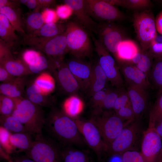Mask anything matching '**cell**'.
Masks as SVG:
<instances>
[{
  "label": "cell",
  "instance_id": "9",
  "mask_svg": "<svg viewBox=\"0 0 162 162\" xmlns=\"http://www.w3.org/2000/svg\"><path fill=\"white\" fill-rule=\"evenodd\" d=\"M74 119L86 143L94 151L100 161L107 153L108 146L103 140L98 128L90 120L83 121L76 117Z\"/></svg>",
  "mask_w": 162,
  "mask_h": 162
},
{
  "label": "cell",
  "instance_id": "5",
  "mask_svg": "<svg viewBox=\"0 0 162 162\" xmlns=\"http://www.w3.org/2000/svg\"><path fill=\"white\" fill-rule=\"evenodd\" d=\"M94 114V116L90 120L98 128L103 140L108 147L123 128L132 121L122 120L114 111L111 110H104Z\"/></svg>",
  "mask_w": 162,
  "mask_h": 162
},
{
  "label": "cell",
  "instance_id": "14",
  "mask_svg": "<svg viewBox=\"0 0 162 162\" xmlns=\"http://www.w3.org/2000/svg\"><path fill=\"white\" fill-rule=\"evenodd\" d=\"M145 162H160L162 160V140L153 128L145 130L141 146Z\"/></svg>",
  "mask_w": 162,
  "mask_h": 162
},
{
  "label": "cell",
  "instance_id": "44",
  "mask_svg": "<svg viewBox=\"0 0 162 162\" xmlns=\"http://www.w3.org/2000/svg\"><path fill=\"white\" fill-rule=\"evenodd\" d=\"M146 52L153 59L162 58V42H158L154 40Z\"/></svg>",
  "mask_w": 162,
  "mask_h": 162
},
{
  "label": "cell",
  "instance_id": "15",
  "mask_svg": "<svg viewBox=\"0 0 162 162\" xmlns=\"http://www.w3.org/2000/svg\"><path fill=\"white\" fill-rule=\"evenodd\" d=\"M67 64L78 82L80 88L88 91L92 79L93 66L81 58L76 57L69 60Z\"/></svg>",
  "mask_w": 162,
  "mask_h": 162
},
{
  "label": "cell",
  "instance_id": "8",
  "mask_svg": "<svg viewBox=\"0 0 162 162\" xmlns=\"http://www.w3.org/2000/svg\"><path fill=\"white\" fill-rule=\"evenodd\" d=\"M95 49L98 57V63L108 80L117 88L122 87L124 81L115 59L101 41L91 33Z\"/></svg>",
  "mask_w": 162,
  "mask_h": 162
},
{
  "label": "cell",
  "instance_id": "53",
  "mask_svg": "<svg viewBox=\"0 0 162 162\" xmlns=\"http://www.w3.org/2000/svg\"><path fill=\"white\" fill-rule=\"evenodd\" d=\"M105 162H123L122 155L109 154Z\"/></svg>",
  "mask_w": 162,
  "mask_h": 162
},
{
  "label": "cell",
  "instance_id": "2",
  "mask_svg": "<svg viewBox=\"0 0 162 162\" xmlns=\"http://www.w3.org/2000/svg\"><path fill=\"white\" fill-rule=\"evenodd\" d=\"M15 99L16 106L12 115L23 124L32 135L42 134L46 117L42 107L23 97Z\"/></svg>",
  "mask_w": 162,
  "mask_h": 162
},
{
  "label": "cell",
  "instance_id": "55",
  "mask_svg": "<svg viewBox=\"0 0 162 162\" xmlns=\"http://www.w3.org/2000/svg\"><path fill=\"white\" fill-rule=\"evenodd\" d=\"M152 128L154 129L162 140V118L157 121Z\"/></svg>",
  "mask_w": 162,
  "mask_h": 162
},
{
  "label": "cell",
  "instance_id": "61",
  "mask_svg": "<svg viewBox=\"0 0 162 162\" xmlns=\"http://www.w3.org/2000/svg\"><path fill=\"white\" fill-rule=\"evenodd\" d=\"M160 162H162V160H161Z\"/></svg>",
  "mask_w": 162,
  "mask_h": 162
},
{
  "label": "cell",
  "instance_id": "10",
  "mask_svg": "<svg viewBox=\"0 0 162 162\" xmlns=\"http://www.w3.org/2000/svg\"><path fill=\"white\" fill-rule=\"evenodd\" d=\"M84 2L90 16L100 22H114L122 20L124 18L118 9L105 0H84Z\"/></svg>",
  "mask_w": 162,
  "mask_h": 162
},
{
  "label": "cell",
  "instance_id": "57",
  "mask_svg": "<svg viewBox=\"0 0 162 162\" xmlns=\"http://www.w3.org/2000/svg\"><path fill=\"white\" fill-rule=\"evenodd\" d=\"M0 157L8 161L12 159V157L0 146Z\"/></svg>",
  "mask_w": 162,
  "mask_h": 162
},
{
  "label": "cell",
  "instance_id": "27",
  "mask_svg": "<svg viewBox=\"0 0 162 162\" xmlns=\"http://www.w3.org/2000/svg\"><path fill=\"white\" fill-rule=\"evenodd\" d=\"M115 6H119L130 10L139 12L149 10L152 3L149 0H105Z\"/></svg>",
  "mask_w": 162,
  "mask_h": 162
},
{
  "label": "cell",
  "instance_id": "60",
  "mask_svg": "<svg viewBox=\"0 0 162 162\" xmlns=\"http://www.w3.org/2000/svg\"><path fill=\"white\" fill-rule=\"evenodd\" d=\"M159 1L162 4V0Z\"/></svg>",
  "mask_w": 162,
  "mask_h": 162
},
{
  "label": "cell",
  "instance_id": "45",
  "mask_svg": "<svg viewBox=\"0 0 162 162\" xmlns=\"http://www.w3.org/2000/svg\"><path fill=\"white\" fill-rule=\"evenodd\" d=\"M56 12L58 18L62 19H66L68 18L73 13L71 8L65 4L57 6Z\"/></svg>",
  "mask_w": 162,
  "mask_h": 162
},
{
  "label": "cell",
  "instance_id": "46",
  "mask_svg": "<svg viewBox=\"0 0 162 162\" xmlns=\"http://www.w3.org/2000/svg\"><path fill=\"white\" fill-rule=\"evenodd\" d=\"M44 23H56L58 18L56 11L46 8L42 13Z\"/></svg>",
  "mask_w": 162,
  "mask_h": 162
},
{
  "label": "cell",
  "instance_id": "4",
  "mask_svg": "<svg viewBox=\"0 0 162 162\" xmlns=\"http://www.w3.org/2000/svg\"><path fill=\"white\" fill-rule=\"evenodd\" d=\"M87 30L78 21H71L66 24L65 31L68 52L75 57H91L93 46Z\"/></svg>",
  "mask_w": 162,
  "mask_h": 162
},
{
  "label": "cell",
  "instance_id": "7",
  "mask_svg": "<svg viewBox=\"0 0 162 162\" xmlns=\"http://www.w3.org/2000/svg\"><path fill=\"white\" fill-rule=\"evenodd\" d=\"M133 25L142 50L147 51L152 42L157 37L155 18L150 10L135 12Z\"/></svg>",
  "mask_w": 162,
  "mask_h": 162
},
{
  "label": "cell",
  "instance_id": "25",
  "mask_svg": "<svg viewBox=\"0 0 162 162\" xmlns=\"http://www.w3.org/2000/svg\"><path fill=\"white\" fill-rule=\"evenodd\" d=\"M0 13L8 18L16 31L23 35L26 34L24 28V21L20 8L13 9L7 7L0 8Z\"/></svg>",
  "mask_w": 162,
  "mask_h": 162
},
{
  "label": "cell",
  "instance_id": "29",
  "mask_svg": "<svg viewBox=\"0 0 162 162\" xmlns=\"http://www.w3.org/2000/svg\"><path fill=\"white\" fill-rule=\"evenodd\" d=\"M153 58L147 52L140 50L130 61L148 77L153 63Z\"/></svg>",
  "mask_w": 162,
  "mask_h": 162
},
{
  "label": "cell",
  "instance_id": "30",
  "mask_svg": "<svg viewBox=\"0 0 162 162\" xmlns=\"http://www.w3.org/2000/svg\"><path fill=\"white\" fill-rule=\"evenodd\" d=\"M24 28L26 35H30L39 29L44 24L42 14L34 10L29 13L23 20Z\"/></svg>",
  "mask_w": 162,
  "mask_h": 162
},
{
  "label": "cell",
  "instance_id": "23",
  "mask_svg": "<svg viewBox=\"0 0 162 162\" xmlns=\"http://www.w3.org/2000/svg\"><path fill=\"white\" fill-rule=\"evenodd\" d=\"M107 80L106 75L98 62L93 66L92 79L88 91L89 96L92 97L96 92L103 90Z\"/></svg>",
  "mask_w": 162,
  "mask_h": 162
},
{
  "label": "cell",
  "instance_id": "54",
  "mask_svg": "<svg viewBox=\"0 0 162 162\" xmlns=\"http://www.w3.org/2000/svg\"><path fill=\"white\" fill-rule=\"evenodd\" d=\"M12 160L15 162H36L26 155L17 156L12 157Z\"/></svg>",
  "mask_w": 162,
  "mask_h": 162
},
{
  "label": "cell",
  "instance_id": "37",
  "mask_svg": "<svg viewBox=\"0 0 162 162\" xmlns=\"http://www.w3.org/2000/svg\"><path fill=\"white\" fill-rule=\"evenodd\" d=\"M0 39L10 47L19 40V37L15 31L6 28L1 24H0Z\"/></svg>",
  "mask_w": 162,
  "mask_h": 162
},
{
  "label": "cell",
  "instance_id": "39",
  "mask_svg": "<svg viewBox=\"0 0 162 162\" xmlns=\"http://www.w3.org/2000/svg\"><path fill=\"white\" fill-rule=\"evenodd\" d=\"M119 92L113 109L115 112L120 109L131 104L127 90L123 87L118 88Z\"/></svg>",
  "mask_w": 162,
  "mask_h": 162
},
{
  "label": "cell",
  "instance_id": "31",
  "mask_svg": "<svg viewBox=\"0 0 162 162\" xmlns=\"http://www.w3.org/2000/svg\"><path fill=\"white\" fill-rule=\"evenodd\" d=\"M0 123L1 126L11 133H29L23 124L12 115L8 116L1 115Z\"/></svg>",
  "mask_w": 162,
  "mask_h": 162
},
{
  "label": "cell",
  "instance_id": "11",
  "mask_svg": "<svg viewBox=\"0 0 162 162\" xmlns=\"http://www.w3.org/2000/svg\"><path fill=\"white\" fill-rule=\"evenodd\" d=\"M96 34L98 39L115 58L118 46L125 40V34L122 28L112 22H100L98 23Z\"/></svg>",
  "mask_w": 162,
  "mask_h": 162
},
{
  "label": "cell",
  "instance_id": "42",
  "mask_svg": "<svg viewBox=\"0 0 162 162\" xmlns=\"http://www.w3.org/2000/svg\"><path fill=\"white\" fill-rule=\"evenodd\" d=\"M123 162H145L141 152L138 151H130L122 154Z\"/></svg>",
  "mask_w": 162,
  "mask_h": 162
},
{
  "label": "cell",
  "instance_id": "20",
  "mask_svg": "<svg viewBox=\"0 0 162 162\" xmlns=\"http://www.w3.org/2000/svg\"><path fill=\"white\" fill-rule=\"evenodd\" d=\"M26 98L41 107H49L50 108L54 106L53 102L47 95L43 94L34 83H27L25 89Z\"/></svg>",
  "mask_w": 162,
  "mask_h": 162
},
{
  "label": "cell",
  "instance_id": "13",
  "mask_svg": "<svg viewBox=\"0 0 162 162\" xmlns=\"http://www.w3.org/2000/svg\"><path fill=\"white\" fill-rule=\"evenodd\" d=\"M32 47L44 52L49 57L55 59H63L68 52L65 32L50 38L39 39L32 43Z\"/></svg>",
  "mask_w": 162,
  "mask_h": 162
},
{
  "label": "cell",
  "instance_id": "33",
  "mask_svg": "<svg viewBox=\"0 0 162 162\" xmlns=\"http://www.w3.org/2000/svg\"><path fill=\"white\" fill-rule=\"evenodd\" d=\"M118 92V88L115 90H108L104 100L100 104L94 109V113L113 109Z\"/></svg>",
  "mask_w": 162,
  "mask_h": 162
},
{
  "label": "cell",
  "instance_id": "51",
  "mask_svg": "<svg viewBox=\"0 0 162 162\" xmlns=\"http://www.w3.org/2000/svg\"><path fill=\"white\" fill-rule=\"evenodd\" d=\"M38 6L34 10L38 11L40 9L48 8L53 4L55 1L53 0H37Z\"/></svg>",
  "mask_w": 162,
  "mask_h": 162
},
{
  "label": "cell",
  "instance_id": "40",
  "mask_svg": "<svg viewBox=\"0 0 162 162\" xmlns=\"http://www.w3.org/2000/svg\"><path fill=\"white\" fill-rule=\"evenodd\" d=\"M41 55L39 52L35 50H27L23 52L21 60L28 67L36 64Z\"/></svg>",
  "mask_w": 162,
  "mask_h": 162
},
{
  "label": "cell",
  "instance_id": "36",
  "mask_svg": "<svg viewBox=\"0 0 162 162\" xmlns=\"http://www.w3.org/2000/svg\"><path fill=\"white\" fill-rule=\"evenodd\" d=\"M15 98L2 94L0 96V112L1 115H12L15 108Z\"/></svg>",
  "mask_w": 162,
  "mask_h": 162
},
{
  "label": "cell",
  "instance_id": "50",
  "mask_svg": "<svg viewBox=\"0 0 162 162\" xmlns=\"http://www.w3.org/2000/svg\"><path fill=\"white\" fill-rule=\"evenodd\" d=\"M20 4L16 0H0V8L7 7L13 9L19 8Z\"/></svg>",
  "mask_w": 162,
  "mask_h": 162
},
{
  "label": "cell",
  "instance_id": "49",
  "mask_svg": "<svg viewBox=\"0 0 162 162\" xmlns=\"http://www.w3.org/2000/svg\"><path fill=\"white\" fill-rule=\"evenodd\" d=\"M10 47L5 42L0 40V60L11 54Z\"/></svg>",
  "mask_w": 162,
  "mask_h": 162
},
{
  "label": "cell",
  "instance_id": "17",
  "mask_svg": "<svg viewBox=\"0 0 162 162\" xmlns=\"http://www.w3.org/2000/svg\"><path fill=\"white\" fill-rule=\"evenodd\" d=\"M127 91L136 118L140 119L147 107L146 90L136 86H128Z\"/></svg>",
  "mask_w": 162,
  "mask_h": 162
},
{
  "label": "cell",
  "instance_id": "24",
  "mask_svg": "<svg viewBox=\"0 0 162 162\" xmlns=\"http://www.w3.org/2000/svg\"><path fill=\"white\" fill-rule=\"evenodd\" d=\"M72 146L61 148L63 162H92V158L87 152Z\"/></svg>",
  "mask_w": 162,
  "mask_h": 162
},
{
  "label": "cell",
  "instance_id": "26",
  "mask_svg": "<svg viewBox=\"0 0 162 162\" xmlns=\"http://www.w3.org/2000/svg\"><path fill=\"white\" fill-rule=\"evenodd\" d=\"M32 135L28 133H11L10 141L15 152H25L32 147L33 141Z\"/></svg>",
  "mask_w": 162,
  "mask_h": 162
},
{
  "label": "cell",
  "instance_id": "21",
  "mask_svg": "<svg viewBox=\"0 0 162 162\" xmlns=\"http://www.w3.org/2000/svg\"><path fill=\"white\" fill-rule=\"evenodd\" d=\"M140 51L134 42L130 40L125 39L118 45L115 58L118 62L130 61Z\"/></svg>",
  "mask_w": 162,
  "mask_h": 162
},
{
  "label": "cell",
  "instance_id": "62",
  "mask_svg": "<svg viewBox=\"0 0 162 162\" xmlns=\"http://www.w3.org/2000/svg\"></svg>",
  "mask_w": 162,
  "mask_h": 162
},
{
  "label": "cell",
  "instance_id": "18",
  "mask_svg": "<svg viewBox=\"0 0 162 162\" xmlns=\"http://www.w3.org/2000/svg\"><path fill=\"white\" fill-rule=\"evenodd\" d=\"M27 82L25 76L15 77L9 82H2L0 85L1 94L14 98L22 97L25 94Z\"/></svg>",
  "mask_w": 162,
  "mask_h": 162
},
{
  "label": "cell",
  "instance_id": "22",
  "mask_svg": "<svg viewBox=\"0 0 162 162\" xmlns=\"http://www.w3.org/2000/svg\"><path fill=\"white\" fill-rule=\"evenodd\" d=\"M66 29V24L63 23H44L39 29L28 35L41 39L50 38L64 33Z\"/></svg>",
  "mask_w": 162,
  "mask_h": 162
},
{
  "label": "cell",
  "instance_id": "48",
  "mask_svg": "<svg viewBox=\"0 0 162 162\" xmlns=\"http://www.w3.org/2000/svg\"><path fill=\"white\" fill-rule=\"evenodd\" d=\"M15 77L10 74L3 65L0 64V81L2 82H9Z\"/></svg>",
  "mask_w": 162,
  "mask_h": 162
},
{
  "label": "cell",
  "instance_id": "58",
  "mask_svg": "<svg viewBox=\"0 0 162 162\" xmlns=\"http://www.w3.org/2000/svg\"><path fill=\"white\" fill-rule=\"evenodd\" d=\"M28 0H16L17 2L20 4H26Z\"/></svg>",
  "mask_w": 162,
  "mask_h": 162
},
{
  "label": "cell",
  "instance_id": "1",
  "mask_svg": "<svg viewBox=\"0 0 162 162\" xmlns=\"http://www.w3.org/2000/svg\"><path fill=\"white\" fill-rule=\"evenodd\" d=\"M44 128L62 147L86 143L74 118L55 106L46 117Z\"/></svg>",
  "mask_w": 162,
  "mask_h": 162
},
{
  "label": "cell",
  "instance_id": "47",
  "mask_svg": "<svg viewBox=\"0 0 162 162\" xmlns=\"http://www.w3.org/2000/svg\"><path fill=\"white\" fill-rule=\"evenodd\" d=\"M108 90L103 89L94 93L91 97V103L94 109L97 108L102 103L107 94Z\"/></svg>",
  "mask_w": 162,
  "mask_h": 162
},
{
  "label": "cell",
  "instance_id": "43",
  "mask_svg": "<svg viewBox=\"0 0 162 162\" xmlns=\"http://www.w3.org/2000/svg\"><path fill=\"white\" fill-rule=\"evenodd\" d=\"M115 112L121 118L125 121H133L136 118L131 104L123 107Z\"/></svg>",
  "mask_w": 162,
  "mask_h": 162
},
{
  "label": "cell",
  "instance_id": "41",
  "mask_svg": "<svg viewBox=\"0 0 162 162\" xmlns=\"http://www.w3.org/2000/svg\"><path fill=\"white\" fill-rule=\"evenodd\" d=\"M28 67L31 74H40L46 69H50L49 61L41 54L38 61L36 64Z\"/></svg>",
  "mask_w": 162,
  "mask_h": 162
},
{
  "label": "cell",
  "instance_id": "32",
  "mask_svg": "<svg viewBox=\"0 0 162 162\" xmlns=\"http://www.w3.org/2000/svg\"><path fill=\"white\" fill-rule=\"evenodd\" d=\"M149 79L153 86L159 90V92L162 91V58L153 61Z\"/></svg>",
  "mask_w": 162,
  "mask_h": 162
},
{
  "label": "cell",
  "instance_id": "19",
  "mask_svg": "<svg viewBox=\"0 0 162 162\" xmlns=\"http://www.w3.org/2000/svg\"><path fill=\"white\" fill-rule=\"evenodd\" d=\"M0 64L10 74L15 77L31 74L25 63L21 60L14 58L12 54L0 60Z\"/></svg>",
  "mask_w": 162,
  "mask_h": 162
},
{
  "label": "cell",
  "instance_id": "34",
  "mask_svg": "<svg viewBox=\"0 0 162 162\" xmlns=\"http://www.w3.org/2000/svg\"><path fill=\"white\" fill-rule=\"evenodd\" d=\"M82 106L80 100L77 97H73L65 101L62 110L69 116L75 118L80 111Z\"/></svg>",
  "mask_w": 162,
  "mask_h": 162
},
{
  "label": "cell",
  "instance_id": "3",
  "mask_svg": "<svg viewBox=\"0 0 162 162\" xmlns=\"http://www.w3.org/2000/svg\"><path fill=\"white\" fill-rule=\"evenodd\" d=\"M145 130L140 119L136 118L127 124L108 146L107 153L122 155L141 148Z\"/></svg>",
  "mask_w": 162,
  "mask_h": 162
},
{
  "label": "cell",
  "instance_id": "59",
  "mask_svg": "<svg viewBox=\"0 0 162 162\" xmlns=\"http://www.w3.org/2000/svg\"><path fill=\"white\" fill-rule=\"evenodd\" d=\"M8 162H14L13 160L11 159L8 161Z\"/></svg>",
  "mask_w": 162,
  "mask_h": 162
},
{
  "label": "cell",
  "instance_id": "16",
  "mask_svg": "<svg viewBox=\"0 0 162 162\" xmlns=\"http://www.w3.org/2000/svg\"><path fill=\"white\" fill-rule=\"evenodd\" d=\"M63 2L72 10L78 22L90 32L96 33L98 23L94 21L88 13L84 0H64Z\"/></svg>",
  "mask_w": 162,
  "mask_h": 162
},
{
  "label": "cell",
  "instance_id": "28",
  "mask_svg": "<svg viewBox=\"0 0 162 162\" xmlns=\"http://www.w3.org/2000/svg\"><path fill=\"white\" fill-rule=\"evenodd\" d=\"M33 82L40 92L45 95H48L55 88L54 78L47 72H43L40 73Z\"/></svg>",
  "mask_w": 162,
  "mask_h": 162
},
{
  "label": "cell",
  "instance_id": "38",
  "mask_svg": "<svg viewBox=\"0 0 162 162\" xmlns=\"http://www.w3.org/2000/svg\"><path fill=\"white\" fill-rule=\"evenodd\" d=\"M10 134L9 131L0 126V146L9 154L16 152L10 141Z\"/></svg>",
  "mask_w": 162,
  "mask_h": 162
},
{
  "label": "cell",
  "instance_id": "35",
  "mask_svg": "<svg viewBox=\"0 0 162 162\" xmlns=\"http://www.w3.org/2000/svg\"><path fill=\"white\" fill-rule=\"evenodd\" d=\"M162 118V91L159 92L157 99L151 109L148 128H152L155 123Z\"/></svg>",
  "mask_w": 162,
  "mask_h": 162
},
{
  "label": "cell",
  "instance_id": "56",
  "mask_svg": "<svg viewBox=\"0 0 162 162\" xmlns=\"http://www.w3.org/2000/svg\"><path fill=\"white\" fill-rule=\"evenodd\" d=\"M26 5L29 8L35 10L38 6L37 0H28Z\"/></svg>",
  "mask_w": 162,
  "mask_h": 162
},
{
  "label": "cell",
  "instance_id": "6",
  "mask_svg": "<svg viewBox=\"0 0 162 162\" xmlns=\"http://www.w3.org/2000/svg\"><path fill=\"white\" fill-rule=\"evenodd\" d=\"M26 155L36 162H63L61 147L55 140L42 134L35 136Z\"/></svg>",
  "mask_w": 162,
  "mask_h": 162
},
{
  "label": "cell",
  "instance_id": "12",
  "mask_svg": "<svg viewBox=\"0 0 162 162\" xmlns=\"http://www.w3.org/2000/svg\"><path fill=\"white\" fill-rule=\"evenodd\" d=\"M50 70L53 73L58 86L64 93L73 94L80 88L78 82L63 59H52Z\"/></svg>",
  "mask_w": 162,
  "mask_h": 162
},
{
  "label": "cell",
  "instance_id": "52",
  "mask_svg": "<svg viewBox=\"0 0 162 162\" xmlns=\"http://www.w3.org/2000/svg\"><path fill=\"white\" fill-rule=\"evenodd\" d=\"M155 22L157 31L162 35V10L156 15L155 18Z\"/></svg>",
  "mask_w": 162,
  "mask_h": 162
}]
</instances>
